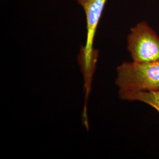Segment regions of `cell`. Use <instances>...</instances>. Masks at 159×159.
<instances>
[{"instance_id":"6da1fadb","label":"cell","mask_w":159,"mask_h":159,"mask_svg":"<svg viewBox=\"0 0 159 159\" xmlns=\"http://www.w3.org/2000/svg\"><path fill=\"white\" fill-rule=\"evenodd\" d=\"M83 7L87 21V40L79 56L82 73L84 75L85 97L90 91L93 74L96 67L98 52L93 48V43L97 26L107 0H75Z\"/></svg>"},{"instance_id":"7a4b0ae2","label":"cell","mask_w":159,"mask_h":159,"mask_svg":"<svg viewBox=\"0 0 159 159\" xmlns=\"http://www.w3.org/2000/svg\"><path fill=\"white\" fill-rule=\"evenodd\" d=\"M116 84L119 92L159 91V60L122 63L117 68Z\"/></svg>"},{"instance_id":"3957f363","label":"cell","mask_w":159,"mask_h":159,"mask_svg":"<svg viewBox=\"0 0 159 159\" xmlns=\"http://www.w3.org/2000/svg\"><path fill=\"white\" fill-rule=\"evenodd\" d=\"M127 43L133 61L142 63L159 60V37L146 22L139 23L131 28Z\"/></svg>"},{"instance_id":"277c9868","label":"cell","mask_w":159,"mask_h":159,"mask_svg":"<svg viewBox=\"0 0 159 159\" xmlns=\"http://www.w3.org/2000/svg\"><path fill=\"white\" fill-rule=\"evenodd\" d=\"M121 99L139 101L148 104L159 112V91H123L119 92Z\"/></svg>"}]
</instances>
